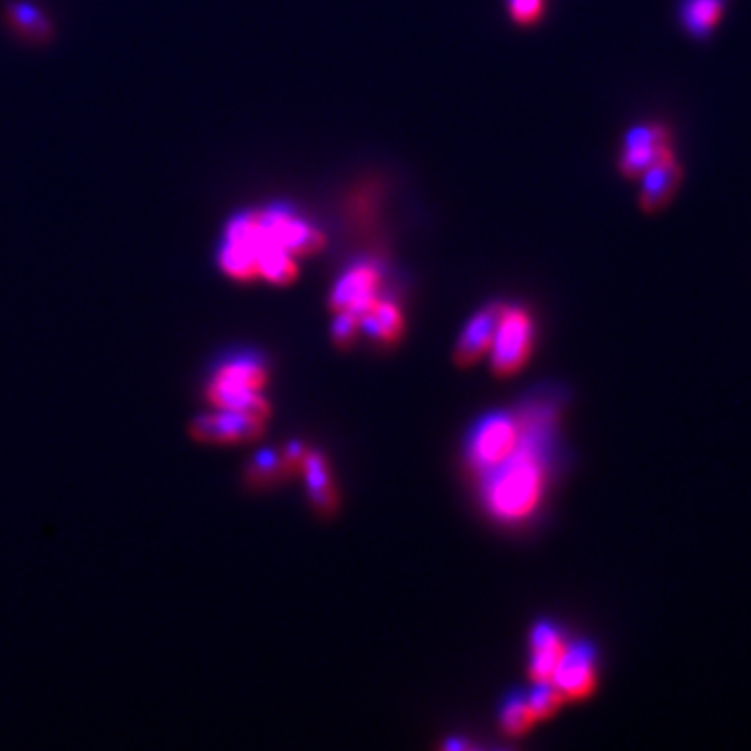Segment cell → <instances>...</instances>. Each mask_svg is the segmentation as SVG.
Returning a JSON list of instances; mask_svg holds the SVG:
<instances>
[{
	"label": "cell",
	"mask_w": 751,
	"mask_h": 751,
	"mask_svg": "<svg viewBox=\"0 0 751 751\" xmlns=\"http://www.w3.org/2000/svg\"><path fill=\"white\" fill-rule=\"evenodd\" d=\"M501 309V303H491L470 318L462 334H459L453 351V361L457 368H472L474 363H478L491 351L495 330L501 318Z\"/></svg>",
	"instance_id": "30bf717a"
},
{
	"label": "cell",
	"mask_w": 751,
	"mask_h": 751,
	"mask_svg": "<svg viewBox=\"0 0 751 751\" xmlns=\"http://www.w3.org/2000/svg\"><path fill=\"white\" fill-rule=\"evenodd\" d=\"M641 195L639 203L645 213H658L664 209L674 192L678 190V184L683 180V169L676 163L674 157H668L653 167H649L647 172L641 176Z\"/></svg>",
	"instance_id": "8fae6325"
},
{
	"label": "cell",
	"mask_w": 751,
	"mask_h": 751,
	"mask_svg": "<svg viewBox=\"0 0 751 751\" xmlns=\"http://www.w3.org/2000/svg\"><path fill=\"white\" fill-rule=\"evenodd\" d=\"M551 681L566 701L591 697L597 689V651L589 643L566 645Z\"/></svg>",
	"instance_id": "ba28073f"
},
{
	"label": "cell",
	"mask_w": 751,
	"mask_h": 751,
	"mask_svg": "<svg viewBox=\"0 0 751 751\" xmlns=\"http://www.w3.org/2000/svg\"><path fill=\"white\" fill-rule=\"evenodd\" d=\"M537 722L535 714H532L528 699L524 695L507 699L501 710V729L505 735L510 737H524L532 724Z\"/></svg>",
	"instance_id": "2e32d148"
},
{
	"label": "cell",
	"mask_w": 751,
	"mask_h": 751,
	"mask_svg": "<svg viewBox=\"0 0 751 751\" xmlns=\"http://www.w3.org/2000/svg\"><path fill=\"white\" fill-rule=\"evenodd\" d=\"M380 284V268L368 261L357 263L336 280L330 295V309L334 313L349 311L359 320L380 299Z\"/></svg>",
	"instance_id": "52a82bcc"
},
{
	"label": "cell",
	"mask_w": 751,
	"mask_h": 751,
	"mask_svg": "<svg viewBox=\"0 0 751 751\" xmlns=\"http://www.w3.org/2000/svg\"><path fill=\"white\" fill-rule=\"evenodd\" d=\"M520 426L507 414L484 418L470 436V459L480 470H493L503 464L520 445Z\"/></svg>",
	"instance_id": "277c9868"
},
{
	"label": "cell",
	"mask_w": 751,
	"mask_h": 751,
	"mask_svg": "<svg viewBox=\"0 0 751 751\" xmlns=\"http://www.w3.org/2000/svg\"><path fill=\"white\" fill-rule=\"evenodd\" d=\"M507 9L518 26H535L545 13V0H507Z\"/></svg>",
	"instance_id": "ffe728a7"
},
{
	"label": "cell",
	"mask_w": 751,
	"mask_h": 751,
	"mask_svg": "<svg viewBox=\"0 0 751 751\" xmlns=\"http://www.w3.org/2000/svg\"><path fill=\"white\" fill-rule=\"evenodd\" d=\"M532 341H535V324L530 313L520 305H503L489 351L495 376L510 378L518 374L530 359Z\"/></svg>",
	"instance_id": "3957f363"
},
{
	"label": "cell",
	"mask_w": 751,
	"mask_h": 751,
	"mask_svg": "<svg viewBox=\"0 0 751 751\" xmlns=\"http://www.w3.org/2000/svg\"><path fill=\"white\" fill-rule=\"evenodd\" d=\"M359 330L378 345H395L403 334V313L395 301L380 297L359 318Z\"/></svg>",
	"instance_id": "5bb4252c"
},
{
	"label": "cell",
	"mask_w": 751,
	"mask_h": 751,
	"mask_svg": "<svg viewBox=\"0 0 751 751\" xmlns=\"http://www.w3.org/2000/svg\"><path fill=\"white\" fill-rule=\"evenodd\" d=\"M268 420L234 409H215L190 424V436L201 443H249L259 439Z\"/></svg>",
	"instance_id": "5b68a950"
},
{
	"label": "cell",
	"mask_w": 751,
	"mask_h": 751,
	"mask_svg": "<svg viewBox=\"0 0 751 751\" xmlns=\"http://www.w3.org/2000/svg\"><path fill=\"white\" fill-rule=\"evenodd\" d=\"M13 17L21 23V26H26L34 34L46 32V21L32 7H28V5H17L13 9Z\"/></svg>",
	"instance_id": "44dd1931"
},
{
	"label": "cell",
	"mask_w": 751,
	"mask_h": 751,
	"mask_svg": "<svg viewBox=\"0 0 751 751\" xmlns=\"http://www.w3.org/2000/svg\"><path fill=\"white\" fill-rule=\"evenodd\" d=\"M566 643L551 622H539L530 635V678L532 683L551 681Z\"/></svg>",
	"instance_id": "7c38bea8"
},
{
	"label": "cell",
	"mask_w": 751,
	"mask_h": 751,
	"mask_svg": "<svg viewBox=\"0 0 751 751\" xmlns=\"http://www.w3.org/2000/svg\"><path fill=\"white\" fill-rule=\"evenodd\" d=\"M724 11V0H685L681 9L683 26L689 34L706 38L714 32Z\"/></svg>",
	"instance_id": "9a60e30c"
},
{
	"label": "cell",
	"mask_w": 751,
	"mask_h": 751,
	"mask_svg": "<svg viewBox=\"0 0 751 751\" xmlns=\"http://www.w3.org/2000/svg\"><path fill=\"white\" fill-rule=\"evenodd\" d=\"M301 472L305 476L307 493H309L313 507H316V512L322 518L332 516L336 512L338 497H336V489L332 484L330 468H328V462L324 459V455L320 451H307Z\"/></svg>",
	"instance_id": "4fadbf2b"
},
{
	"label": "cell",
	"mask_w": 751,
	"mask_h": 751,
	"mask_svg": "<svg viewBox=\"0 0 751 751\" xmlns=\"http://www.w3.org/2000/svg\"><path fill=\"white\" fill-rule=\"evenodd\" d=\"M268 370L253 355L236 357L215 372L209 382L207 399L215 409L245 411L259 418H270V403L263 397Z\"/></svg>",
	"instance_id": "7a4b0ae2"
},
{
	"label": "cell",
	"mask_w": 751,
	"mask_h": 751,
	"mask_svg": "<svg viewBox=\"0 0 751 751\" xmlns=\"http://www.w3.org/2000/svg\"><path fill=\"white\" fill-rule=\"evenodd\" d=\"M487 489L489 510L501 520H524L537 510L543 495V468L539 455L520 441L503 464L491 470Z\"/></svg>",
	"instance_id": "6da1fadb"
},
{
	"label": "cell",
	"mask_w": 751,
	"mask_h": 751,
	"mask_svg": "<svg viewBox=\"0 0 751 751\" xmlns=\"http://www.w3.org/2000/svg\"><path fill=\"white\" fill-rule=\"evenodd\" d=\"M288 472H293L286 462V455H284V449L282 451H274V449H268V451H261L253 457V462L249 464V482L251 484H265V482H272Z\"/></svg>",
	"instance_id": "e0dca14e"
},
{
	"label": "cell",
	"mask_w": 751,
	"mask_h": 751,
	"mask_svg": "<svg viewBox=\"0 0 751 751\" xmlns=\"http://www.w3.org/2000/svg\"><path fill=\"white\" fill-rule=\"evenodd\" d=\"M674 157L670 149V132L664 126H637L624 138L620 155V172L624 178H641L649 167Z\"/></svg>",
	"instance_id": "8992f818"
},
{
	"label": "cell",
	"mask_w": 751,
	"mask_h": 751,
	"mask_svg": "<svg viewBox=\"0 0 751 751\" xmlns=\"http://www.w3.org/2000/svg\"><path fill=\"white\" fill-rule=\"evenodd\" d=\"M359 320L349 311L334 313L332 322V341L338 349H349L359 334Z\"/></svg>",
	"instance_id": "d6986e66"
},
{
	"label": "cell",
	"mask_w": 751,
	"mask_h": 751,
	"mask_svg": "<svg viewBox=\"0 0 751 751\" xmlns=\"http://www.w3.org/2000/svg\"><path fill=\"white\" fill-rule=\"evenodd\" d=\"M528 706L535 714L537 720H547L551 718L557 710H560L566 704L564 693L553 685V681H541L535 683L532 691L526 695Z\"/></svg>",
	"instance_id": "ac0fdd59"
},
{
	"label": "cell",
	"mask_w": 751,
	"mask_h": 751,
	"mask_svg": "<svg viewBox=\"0 0 751 751\" xmlns=\"http://www.w3.org/2000/svg\"><path fill=\"white\" fill-rule=\"evenodd\" d=\"M259 213L265 226L270 228L272 236L278 240V245L286 249L290 255L303 257L320 253L324 249V234L290 207L274 205Z\"/></svg>",
	"instance_id": "9c48e42d"
}]
</instances>
